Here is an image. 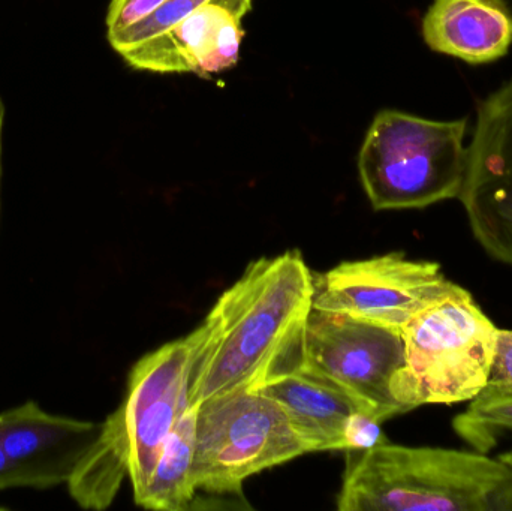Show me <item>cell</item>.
Masks as SVG:
<instances>
[{
	"label": "cell",
	"mask_w": 512,
	"mask_h": 511,
	"mask_svg": "<svg viewBox=\"0 0 512 511\" xmlns=\"http://www.w3.org/2000/svg\"><path fill=\"white\" fill-rule=\"evenodd\" d=\"M315 278L300 251L252 261L191 333L189 407L300 371Z\"/></svg>",
	"instance_id": "1"
},
{
	"label": "cell",
	"mask_w": 512,
	"mask_h": 511,
	"mask_svg": "<svg viewBox=\"0 0 512 511\" xmlns=\"http://www.w3.org/2000/svg\"><path fill=\"white\" fill-rule=\"evenodd\" d=\"M345 456L340 511H512V450L490 458L387 441Z\"/></svg>",
	"instance_id": "2"
},
{
	"label": "cell",
	"mask_w": 512,
	"mask_h": 511,
	"mask_svg": "<svg viewBox=\"0 0 512 511\" xmlns=\"http://www.w3.org/2000/svg\"><path fill=\"white\" fill-rule=\"evenodd\" d=\"M194 362L192 335L168 342L138 360L123 404L101 423L86 456L89 473L110 488L129 479L134 500L143 494L165 443L189 410Z\"/></svg>",
	"instance_id": "3"
},
{
	"label": "cell",
	"mask_w": 512,
	"mask_h": 511,
	"mask_svg": "<svg viewBox=\"0 0 512 511\" xmlns=\"http://www.w3.org/2000/svg\"><path fill=\"white\" fill-rule=\"evenodd\" d=\"M465 119H424L382 110L367 129L358 173L375 210L424 209L459 200L468 147Z\"/></svg>",
	"instance_id": "4"
},
{
	"label": "cell",
	"mask_w": 512,
	"mask_h": 511,
	"mask_svg": "<svg viewBox=\"0 0 512 511\" xmlns=\"http://www.w3.org/2000/svg\"><path fill=\"white\" fill-rule=\"evenodd\" d=\"M402 336L406 366L399 399L405 413L471 402L486 387L498 327L465 288L457 285L415 315Z\"/></svg>",
	"instance_id": "5"
},
{
	"label": "cell",
	"mask_w": 512,
	"mask_h": 511,
	"mask_svg": "<svg viewBox=\"0 0 512 511\" xmlns=\"http://www.w3.org/2000/svg\"><path fill=\"white\" fill-rule=\"evenodd\" d=\"M192 480L198 492L243 497L255 474L310 453L279 402L240 390L195 407Z\"/></svg>",
	"instance_id": "6"
},
{
	"label": "cell",
	"mask_w": 512,
	"mask_h": 511,
	"mask_svg": "<svg viewBox=\"0 0 512 511\" xmlns=\"http://www.w3.org/2000/svg\"><path fill=\"white\" fill-rule=\"evenodd\" d=\"M405 366V341L397 330L339 312H310L303 369L342 387L381 423L405 414L399 399Z\"/></svg>",
	"instance_id": "7"
},
{
	"label": "cell",
	"mask_w": 512,
	"mask_h": 511,
	"mask_svg": "<svg viewBox=\"0 0 512 511\" xmlns=\"http://www.w3.org/2000/svg\"><path fill=\"white\" fill-rule=\"evenodd\" d=\"M456 287L438 263L390 252L345 261L319 275L313 309L339 312L402 333L415 315Z\"/></svg>",
	"instance_id": "8"
},
{
	"label": "cell",
	"mask_w": 512,
	"mask_h": 511,
	"mask_svg": "<svg viewBox=\"0 0 512 511\" xmlns=\"http://www.w3.org/2000/svg\"><path fill=\"white\" fill-rule=\"evenodd\" d=\"M459 200L481 248L512 267V80L478 107Z\"/></svg>",
	"instance_id": "9"
},
{
	"label": "cell",
	"mask_w": 512,
	"mask_h": 511,
	"mask_svg": "<svg viewBox=\"0 0 512 511\" xmlns=\"http://www.w3.org/2000/svg\"><path fill=\"white\" fill-rule=\"evenodd\" d=\"M252 0H207L170 29L120 54L132 68L210 78L236 66Z\"/></svg>",
	"instance_id": "10"
},
{
	"label": "cell",
	"mask_w": 512,
	"mask_h": 511,
	"mask_svg": "<svg viewBox=\"0 0 512 511\" xmlns=\"http://www.w3.org/2000/svg\"><path fill=\"white\" fill-rule=\"evenodd\" d=\"M101 432L99 423L56 416L36 402L0 413V438L14 489L66 485Z\"/></svg>",
	"instance_id": "11"
},
{
	"label": "cell",
	"mask_w": 512,
	"mask_h": 511,
	"mask_svg": "<svg viewBox=\"0 0 512 511\" xmlns=\"http://www.w3.org/2000/svg\"><path fill=\"white\" fill-rule=\"evenodd\" d=\"M261 392L279 402L310 453L387 443L375 414L321 375L301 368L267 384Z\"/></svg>",
	"instance_id": "12"
},
{
	"label": "cell",
	"mask_w": 512,
	"mask_h": 511,
	"mask_svg": "<svg viewBox=\"0 0 512 511\" xmlns=\"http://www.w3.org/2000/svg\"><path fill=\"white\" fill-rule=\"evenodd\" d=\"M421 29L436 53L481 65L510 50L512 12L505 0H433Z\"/></svg>",
	"instance_id": "13"
},
{
	"label": "cell",
	"mask_w": 512,
	"mask_h": 511,
	"mask_svg": "<svg viewBox=\"0 0 512 511\" xmlns=\"http://www.w3.org/2000/svg\"><path fill=\"white\" fill-rule=\"evenodd\" d=\"M195 414V408L189 407L171 432L146 489L135 498L138 506L161 511H182L194 506L197 501L192 480Z\"/></svg>",
	"instance_id": "14"
},
{
	"label": "cell",
	"mask_w": 512,
	"mask_h": 511,
	"mask_svg": "<svg viewBox=\"0 0 512 511\" xmlns=\"http://www.w3.org/2000/svg\"><path fill=\"white\" fill-rule=\"evenodd\" d=\"M453 428L472 449L489 453L502 432L512 431V387H484Z\"/></svg>",
	"instance_id": "15"
},
{
	"label": "cell",
	"mask_w": 512,
	"mask_h": 511,
	"mask_svg": "<svg viewBox=\"0 0 512 511\" xmlns=\"http://www.w3.org/2000/svg\"><path fill=\"white\" fill-rule=\"evenodd\" d=\"M207 0H167L158 9L152 12L149 17L143 18L138 23L132 24L128 29L107 36L111 48L117 54L125 53L129 48L147 41L152 36L170 29L174 24L179 23L186 15L203 5Z\"/></svg>",
	"instance_id": "16"
},
{
	"label": "cell",
	"mask_w": 512,
	"mask_h": 511,
	"mask_svg": "<svg viewBox=\"0 0 512 511\" xmlns=\"http://www.w3.org/2000/svg\"><path fill=\"white\" fill-rule=\"evenodd\" d=\"M164 2L167 0H111L105 18L107 36L116 35L149 17Z\"/></svg>",
	"instance_id": "17"
},
{
	"label": "cell",
	"mask_w": 512,
	"mask_h": 511,
	"mask_svg": "<svg viewBox=\"0 0 512 511\" xmlns=\"http://www.w3.org/2000/svg\"><path fill=\"white\" fill-rule=\"evenodd\" d=\"M486 387H512V330L498 329L495 357Z\"/></svg>",
	"instance_id": "18"
},
{
	"label": "cell",
	"mask_w": 512,
	"mask_h": 511,
	"mask_svg": "<svg viewBox=\"0 0 512 511\" xmlns=\"http://www.w3.org/2000/svg\"><path fill=\"white\" fill-rule=\"evenodd\" d=\"M6 489H14V480H12L11 467H9L5 449H3L2 438H0V492L6 491Z\"/></svg>",
	"instance_id": "19"
},
{
	"label": "cell",
	"mask_w": 512,
	"mask_h": 511,
	"mask_svg": "<svg viewBox=\"0 0 512 511\" xmlns=\"http://www.w3.org/2000/svg\"><path fill=\"white\" fill-rule=\"evenodd\" d=\"M3 128H5V104L0 98V186H2Z\"/></svg>",
	"instance_id": "20"
}]
</instances>
